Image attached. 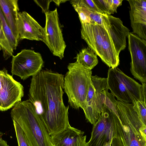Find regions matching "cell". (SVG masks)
Here are the masks:
<instances>
[{"instance_id":"cell-1","label":"cell","mask_w":146,"mask_h":146,"mask_svg":"<svg viewBox=\"0 0 146 146\" xmlns=\"http://www.w3.org/2000/svg\"><path fill=\"white\" fill-rule=\"evenodd\" d=\"M64 75L51 70H42L32 76L29 100L50 136L61 132L70 126L69 106L64 103Z\"/></svg>"},{"instance_id":"cell-2","label":"cell","mask_w":146,"mask_h":146,"mask_svg":"<svg viewBox=\"0 0 146 146\" xmlns=\"http://www.w3.org/2000/svg\"><path fill=\"white\" fill-rule=\"evenodd\" d=\"M117 115H112L113 132L121 137L124 146H146V125L133 108V104L117 101Z\"/></svg>"},{"instance_id":"cell-3","label":"cell","mask_w":146,"mask_h":146,"mask_svg":"<svg viewBox=\"0 0 146 146\" xmlns=\"http://www.w3.org/2000/svg\"><path fill=\"white\" fill-rule=\"evenodd\" d=\"M11 116L24 132L31 146H50V135L28 100L17 103L11 110Z\"/></svg>"},{"instance_id":"cell-4","label":"cell","mask_w":146,"mask_h":146,"mask_svg":"<svg viewBox=\"0 0 146 146\" xmlns=\"http://www.w3.org/2000/svg\"><path fill=\"white\" fill-rule=\"evenodd\" d=\"M81 34L88 47L110 68L119 65V55L105 29L94 23H81Z\"/></svg>"},{"instance_id":"cell-5","label":"cell","mask_w":146,"mask_h":146,"mask_svg":"<svg viewBox=\"0 0 146 146\" xmlns=\"http://www.w3.org/2000/svg\"><path fill=\"white\" fill-rule=\"evenodd\" d=\"M68 70L64 78V90L72 108H84L89 84L91 70L87 69L76 61L69 63Z\"/></svg>"},{"instance_id":"cell-6","label":"cell","mask_w":146,"mask_h":146,"mask_svg":"<svg viewBox=\"0 0 146 146\" xmlns=\"http://www.w3.org/2000/svg\"><path fill=\"white\" fill-rule=\"evenodd\" d=\"M107 87L117 100L135 104L146 100L143 97V86L128 76L117 67L109 69Z\"/></svg>"},{"instance_id":"cell-7","label":"cell","mask_w":146,"mask_h":146,"mask_svg":"<svg viewBox=\"0 0 146 146\" xmlns=\"http://www.w3.org/2000/svg\"><path fill=\"white\" fill-rule=\"evenodd\" d=\"M91 81L83 110L86 120L93 125L102 113L105 92L108 87L107 78L92 75Z\"/></svg>"},{"instance_id":"cell-8","label":"cell","mask_w":146,"mask_h":146,"mask_svg":"<svg viewBox=\"0 0 146 146\" xmlns=\"http://www.w3.org/2000/svg\"><path fill=\"white\" fill-rule=\"evenodd\" d=\"M12 56L11 73L23 80L37 75L44 66L41 54L33 50L23 49Z\"/></svg>"},{"instance_id":"cell-9","label":"cell","mask_w":146,"mask_h":146,"mask_svg":"<svg viewBox=\"0 0 146 146\" xmlns=\"http://www.w3.org/2000/svg\"><path fill=\"white\" fill-rule=\"evenodd\" d=\"M46 22L43 42L53 54L62 59L66 47L60 27L57 8L45 13Z\"/></svg>"},{"instance_id":"cell-10","label":"cell","mask_w":146,"mask_h":146,"mask_svg":"<svg viewBox=\"0 0 146 146\" xmlns=\"http://www.w3.org/2000/svg\"><path fill=\"white\" fill-rule=\"evenodd\" d=\"M128 48L131 62L130 71L134 78L141 83L146 82V40L129 32Z\"/></svg>"},{"instance_id":"cell-11","label":"cell","mask_w":146,"mask_h":146,"mask_svg":"<svg viewBox=\"0 0 146 146\" xmlns=\"http://www.w3.org/2000/svg\"><path fill=\"white\" fill-rule=\"evenodd\" d=\"M24 88L7 73L5 68L0 70V110L5 111L21 101Z\"/></svg>"},{"instance_id":"cell-12","label":"cell","mask_w":146,"mask_h":146,"mask_svg":"<svg viewBox=\"0 0 146 146\" xmlns=\"http://www.w3.org/2000/svg\"><path fill=\"white\" fill-rule=\"evenodd\" d=\"M113 111L104 104L99 119L93 125L88 146H107L111 144L113 135Z\"/></svg>"},{"instance_id":"cell-13","label":"cell","mask_w":146,"mask_h":146,"mask_svg":"<svg viewBox=\"0 0 146 146\" xmlns=\"http://www.w3.org/2000/svg\"><path fill=\"white\" fill-rule=\"evenodd\" d=\"M105 29L108 32L113 41L117 54L126 46V39L129 33V29L124 26L119 18L111 15L100 14Z\"/></svg>"},{"instance_id":"cell-14","label":"cell","mask_w":146,"mask_h":146,"mask_svg":"<svg viewBox=\"0 0 146 146\" xmlns=\"http://www.w3.org/2000/svg\"><path fill=\"white\" fill-rule=\"evenodd\" d=\"M18 28L19 40L27 39L43 42L44 29L26 11L18 14Z\"/></svg>"},{"instance_id":"cell-15","label":"cell","mask_w":146,"mask_h":146,"mask_svg":"<svg viewBox=\"0 0 146 146\" xmlns=\"http://www.w3.org/2000/svg\"><path fill=\"white\" fill-rule=\"evenodd\" d=\"M133 33L146 40V0H128Z\"/></svg>"},{"instance_id":"cell-16","label":"cell","mask_w":146,"mask_h":146,"mask_svg":"<svg viewBox=\"0 0 146 146\" xmlns=\"http://www.w3.org/2000/svg\"><path fill=\"white\" fill-rule=\"evenodd\" d=\"M84 132L71 126L63 131L50 135L51 144L54 146H88Z\"/></svg>"},{"instance_id":"cell-17","label":"cell","mask_w":146,"mask_h":146,"mask_svg":"<svg viewBox=\"0 0 146 146\" xmlns=\"http://www.w3.org/2000/svg\"><path fill=\"white\" fill-rule=\"evenodd\" d=\"M18 1V0H0V7L8 26L19 42L18 21L19 9Z\"/></svg>"},{"instance_id":"cell-18","label":"cell","mask_w":146,"mask_h":146,"mask_svg":"<svg viewBox=\"0 0 146 146\" xmlns=\"http://www.w3.org/2000/svg\"><path fill=\"white\" fill-rule=\"evenodd\" d=\"M97 55L88 47L82 48L74 58L84 68L91 70L98 64Z\"/></svg>"},{"instance_id":"cell-19","label":"cell","mask_w":146,"mask_h":146,"mask_svg":"<svg viewBox=\"0 0 146 146\" xmlns=\"http://www.w3.org/2000/svg\"><path fill=\"white\" fill-rule=\"evenodd\" d=\"M0 19L3 31L8 41L9 45L13 51L15 50L17 48L19 42L14 36L11 29L8 26L0 7Z\"/></svg>"},{"instance_id":"cell-20","label":"cell","mask_w":146,"mask_h":146,"mask_svg":"<svg viewBox=\"0 0 146 146\" xmlns=\"http://www.w3.org/2000/svg\"><path fill=\"white\" fill-rule=\"evenodd\" d=\"M0 50L2 51L3 56L5 60L13 56V50L11 47L3 31L0 19Z\"/></svg>"},{"instance_id":"cell-21","label":"cell","mask_w":146,"mask_h":146,"mask_svg":"<svg viewBox=\"0 0 146 146\" xmlns=\"http://www.w3.org/2000/svg\"><path fill=\"white\" fill-rule=\"evenodd\" d=\"M73 7H83L88 9L100 14L104 13L97 6L93 0H74L70 1Z\"/></svg>"},{"instance_id":"cell-22","label":"cell","mask_w":146,"mask_h":146,"mask_svg":"<svg viewBox=\"0 0 146 146\" xmlns=\"http://www.w3.org/2000/svg\"><path fill=\"white\" fill-rule=\"evenodd\" d=\"M18 146H31L25 135L19 125L13 121Z\"/></svg>"},{"instance_id":"cell-23","label":"cell","mask_w":146,"mask_h":146,"mask_svg":"<svg viewBox=\"0 0 146 146\" xmlns=\"http://www.w3.org/2000/svg\"><path fill=\"white\" fill-rule=\"evenodd\" d=\"M133 108L142 121L146 125V102L137 101L133 104Z\"/></svg>"},{"instance_id":"cell-24","label":"cell","mask_w":146,"mask_h":146,"mask_svg":"<svg viewBox=\"0 0 146 146\" xmlns=\"http://www.w3.org/2000/svg\"><path fill=\"white\" fill-rule=\"evenodd\" d=\"M97 6L104 13L112 14L111 11L112 0H93Z\"/></svg>"},{"instance_id":"cell-25","label":"cell","mask_w":146,"mask_h":146,"mask_svg":"<svg viewBox=\"0 0 146 146\" xmlns=\"http://www.w3.org/2000/svg\"><path fill=\"white\" fill-rule=\"evenodd\" d=\"M80 7L90 18L92 23H94L104 28L100 13L91 11L83 7Z\"/></svg>"},{"instance_id":"cell-26","label":"cell","mask_w":146,"mask_h":146,"mask_svg":"<svg viewBox=\"0 0 146 146\" xmlns=\"http://www.w3.org/2000/svg\"><path fill=\"white\" fill-rule=\"evenodd\" d=\"M53 0H34V2L42 9L44 13L48 11L50 3Z\"/></svg>"},{"instance_id":"cell-27","label":"cell","mask_w":146,"mask_h":146,"mask_svg":"<svg viewBox=\"0 0 146 146\" xmlns=\"http://www.w3.org/2000/svg\"><path fill=\"white\" fill-rule=\"evenodd\" d=\"M111 145L112 146H124L121 137L113 132L111 141Z\"/></svg>"},{"instance_id":"cell-28","label":"cell","mask_w":146,"mask_h":146,"mask_svg":"<svg viewBox=\"0 0 146 146\" xmlns=\"http://www.w3.org/2000/svg\"><path fill=\"white\" fill-rule=\"evenodd\" d=\"M123 0H112L111 10L113 14L117 12V8L121 5Z\"/></svg>"},{"instance_id":"cell-29","label":"cell","mask_w":146,"mask_h":146,"mask_svg":"<svg viewBox=\"0 0 146 146\" xmlns=\"http://www.w3.org/2000/svg\"><path fill=\"white\" fill-rule=\"evenodd\" d=\"M3 134V133L0 131V146H9L7 144V142L2 138V136Z\"/></svg>"},{"instance_id":"cell-30","label":"cell","mask_w":146,"mask_h":146,"mask_svg":"<svg viewBox=\"0 0 146 146\" xmlns=\"http://www.w3.org/2000/svg\"><path fill=\"white\" fill-rule=\"evenodd\" d=\"M68 0H53L52 1L54 2L58 6H59L60 4L65 3Z\"/></svg>"},{"instance_id":"cell-31","label":"cell","mask_w":146,"mask_h":146,"mask_svg":"<svg viewBox=\"0 0 146 146\" xmlns=\"http://www.w3.org/2000/svg\"><path fill=\"white\" fill-rule=\"evenodd\" d=\"M50 146H54L53 145H52V144H51V145H50Z\"/></svg>"}]
</instances>
